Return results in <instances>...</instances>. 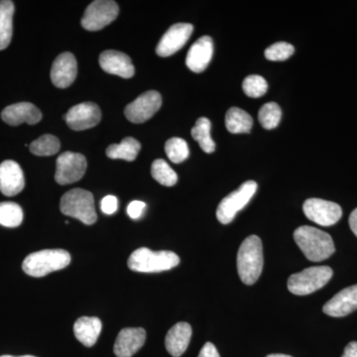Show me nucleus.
I'll use <instances>...</instances> for the list:
<instances>
[{"label": "nucleus", "instance_id": "f257e3e1", "mask_svg": "<svg viewBox=\"0 0 357 357\" xmlns=\"http://www.w3.org/2000/svg\"><path fill=\"white\" fill-rule=\"evenodd\" d=\"M294 239L310 261H323L335 251L332 236L317 227L309 225L298 227L294 232Z\"/></svg>", "mask_w": 357, "mask_h": 357}, {"label": "nucleus", "instance_id": "f03ea898", "mask_svg": "<svg viewBox=\"0 0 357 357\" xmlns=\"http://www.w3.org/2000/svg\"><path fill=\"white\" fill-rule=\"evenodd\" d=\"M237 272L246 285H253L263 270L262 241L257 236L244 239L237 252Z\"/></svg>", "mask_w": 357, "mask_h": 357}, {"label": "nucleus", "instance_id": "7ed1b4c3", "mask_svg": "<svg viewBox=\"0 0 357 357\" xmlns=\"http://www.w3.org/2000/svg\"><path fill=\"white\" fill-rule=\"evenodd\" d=\"M180 258L172 251H152L141 248L133 251L128 259L129 269L141 273H157L178 266Z\"/></svg>", "mask_w": 357, "mask_h": 357}, {"label": "nucleus", "instance_id": "20e7f679", "mask_svg": "<svg viewBox=\"0 0 357 357\" xmlns=\"http://www.w3.org/2000/svg\"><path fill=\"white\" fill-rule=\"evenodd\" d=\"M70 263V255L64 249H45L31 253L23 261L22 269L32 277H44L64 269Z\"/></svg>", "mask_w": 357, "mask_h": 357}, {"label": "nucleus", "instance_id": "39448f33", "mask_svg": "<svg viewBox=\"0 0 357 357\" xmlns=\"http://www.w3.org/2000/svg\"><path fill=\"white\" fill-rule=\"evenodd\" d=\"M60 208L63 215L77 218L86 225H93L98 220L93 194L86 190L74 189L66 192L61 199Z\"/></svg>", "mask_w": 357, "mask_h": 357}, {"label": "nucleus", "instance_id": "423d86ee", "mask_svg": "<svg viewBox=\"0 0 357 357\" xmlns=\"http://www.w3.org/2000/svg\"><path fill=\"white\" fill-rule=\"evenodd\" d=\"M333 272L328 266L307 268L299 273L291 275L288 289L294 295L306 296L326 286L332 279Z\"/></svg>", "mask_w": 357, "mask_h": 357}, {"label": "nucleus", "instance_id": "0eeeda50", "mask_svg": "<svg viewBox=\"0 0 357 357\" xmlns=\"http://www.w3.org/2000/svg\"><path fill=\"white\" fill-rule=\"evenodd\" d=\"M257 191V183L248 181L236 191L230 192L218 204L217 218L222 225H229L236 218V213L243 210Z\"/></svg>", "mask_w": 357, "mask_h": 357}, {"label": "nucleus", "instance_id": "6e6552de", "mask_svg": "<svg viewBox=\"0 0 357 357\" xmlns=\"http://www.w3.org/2000/svg\"><path fill=\"white\" fill-rule=\"evenodd\" d=\"M119 4L112 0H96L84 11L82 26L88 31H98L114 22L119 16Z\"/></svg>", "mask_w": 357, "mask_h": 357}, {"label": "nucleus", "instance_id": "1a4fd4ad", "mask_svg": "<svg viewBox=\"0 0 357 357\" xmlns=\"http://www.w3.org/2000/svg\"><path fill=\"white\" fill-rule=\"evenodd\" d=\"M86 157L83 154L65 152L58 157L55 180L58 184L69 185L84 177L86 171Z\"/></svg>", "mask_w": 357, "mask_h": 357}, {"label": "nucleus", "instance_id": "9d476101", "mask_svg": "<svg viewBox=\"0 0 357 357\" xmlns=\"http://www.w3.org/2000/svg\"><path fill=\"white\" fill-rule=\"evenodd\" d=\"M303 211L310 220L321 227H332L342 217L340 206L321 199H307L303 206Z\"/></svg>", "mask_w": 357, "mask_h": 357}, {"label": "nucleus", "instance_id": "9b49d317", "mask_svg": "<svg viewBox=\"0 0 357 357\" xmlns=\"http://www.w3.org/2000/svg\"><path fill=\"white\" fill-rule=\"evenodd\" d=\"M161 105L162 98L158 91H149L129 103L124 110V114L132 123H143L152 119Z\"/></svg>", "mask_w": 357, "mask_h": 357}, {"label": "nucleus", "instance_id": "f8f14e48", "mask_svg": "<svg viewBox=\"0 0 357 357\" xmlns=\"http://www.w3.org/2000/svg\"><path fill=\"white\" fill-rule=\"evenodd\" d=\"M102 112L93 102H83L75 105L64 115V121L73 130L82 131L93 128L100 123Z\"/></svg>", "mask_w": 357, "mask_h": 357}, {"label": "nucleus", "instance_id": "ddd939ff", "mask_svg": "<svg viewBox=\"0 0 357 357\" xmlns=\"http://www.w3.org/2000/svg\"><path fill=\"white\" fill-rule=\"evenodd\" d=\"M192 31L194 26L190 23H178L171 26L157 45V55L169 57L177 53L189 41Z\"/></svg>", "mask_w": 357, "mask_h": 357}, {"label": "nucleus", "instance_id": "4468645a", "mask_svg": "<svg viewBox=\"0 0 357 357\" xmlns=\"http://www.w3.org/2000/svg\"><path fill=\"white\" fill-rule=\"evenodd\" d=\"M24 174L20 164L6 160L0 164V192L7 197H13L23 191Z\"/></svg>", "mask_w": 357, "mask_h": 357}, {"label": "nucleus", "instance_id": "2eb2a0df", "mask_svg": "<svg viewBox=\"0 0 357 357\" xmlns=\"http://www.w3.org/2000/svg\"><path fill=\"white\" fill-rule=\"evenodd\" d=\"M77 74V60L69 52L59 55L54 61L51 70V79L54 86L66 89L74 83Z\"/></svg>", "mask_w": 357, "mask_h": 357}, {"label": "nucleus", "instance_id": "dca6fc26", "mask_svg": "<svg viewBox=\"0 0 357 357\" xmlns=\"http://www.w3.org/2000/svg\"><path fill=\"white\" fill-rule=\"evenodd\" d=\"M1 117L6 123L11 126H18L22 123L34 126L41 121L42 114L33 103L20 102L9 105L2 110Z\"/></svg>", "mask_w": 357, "mask_h": 357}, {"label": "nucleus", "instance_id": "f3484780", "mask_svg": "<svg viewBox=\"0 0 357 357\" xmlns=\"http://www.w3.org/2000/svg\"><path fill=\"white\" fill-rule=\"evenodd\" d=\"M357 310V285L340 291L324 306L323 311L333 318H342Z\"/></svg>", "mask_w": 357, "mask_h": 357}, {"label": "nucleus", "instance_id": "a211bd4d", "mask_svg": "<svg viewBox=\"0 0 357 357\" xmlns=\"http://www.w3.org/2000/svg\"><path fill=\"white\" fill-rule=\"evenodd\" d=\"M100 65L105 72L130 79L135 74L132 61L126 54L114 50L102 52L100 56Z\"/></svg>", "mask_w": 357, "mask_h": 357}, {"label": "nucleus", "instance_id": "6ab92c4d", "mask_svg": "<svg viewBox=\"0 0 357 357\" xmlns=\"http://www.w3.org/2000/svg\"><path fill=\"white\" fill-rule=\"evenodd\" d=\"M146 332L141 328H123L115 340L114 351L117 357H131L145 344Z\"/></svg>", "mask_w": 357, "mask_h": 357}, {"label": "nucleus", "instance_id": "aec40b11", "mask_svg": "<svg viewBox=\"0 0 357 357\" xmlns=\"http://www.w3.org/2000/svg\"><path fill=\"white\" fill-rule=\"evenodd\" d=\"M213 55V42L210 36H203L195 42L188 52L185 64L192 72L203 73Z\"/></svg>", "mask_w": 357, "mask_h": 357}, {"label": "nucleus", "instance_id": "412c9836", "mask_svg": "<svg viewBox=\"0 0 357 357\" xmlns=\"http://www.w3.org/2000/svg\"><path fill=\"white\" fill-rule=\"evenodd\" d=\"M192 337V326L185 321L176 324L170 328L165 337L167 351L174 357H180L185 354Z\"/></svg>", "mask_w": 357, "mask_h": 357}, {"label": "nucleus", "instance_id": "4be33fe9", "mask_svg": "<svg viewBox=\"0 0 357 357\" xmlns=\"http://www.w3.org/2000/svg\"><path fill=\"white\" fill-rule=\"evenodd\" d=\"M102 324L96 317H83L77 319L74 325V333L77 340L84 347H91L96 344L102 333Z\"/></svg>", "mask_w": 357, "mask_h": 357}, {"label": "nucleus", "instance_id": "5701e85b", "mask_svg": "<svg viewBox=\"0 0 357 357\" xmlns=\"http://www.w3.org/2000/svg\"><path fill=\"white\" fill-rule=\"evenodd\" d=\"M14 3L10 0L0 1V51L10 44L13 33Z\"/></svg>", "mask_w": 357, "mask_h": 357}, {"label": "nucleus", "instance_id": "b1692460", "mask_svg": "<svg viewBox=\"0 0 357 357\" xmlns=\"http://www.w3.org/2000/svg\"><path fill=\"white\" fill-rule=\"evenodd\" d=\"M225 126L232 134L249 133L253 126V119L245 110L230 107L225 115Z\"/></svg>", "mask_w": 357, "mask_h": 357}, {"label": "nucleus", "instance_id": "393cba45", "mask_svg": "<svg viewBox=\"0 0 357 357\" xmlns=\"http://www.w3.org/2000/svg\"><path fill=\"white\" fill-rule=\"evenodd\" d=\"M141 149L139 141L132 137H126L119 144H112L107 147V155L110 159H122L132 162Z\"/></svg>", "mask_w": 357, "mask_h": 357}, {"label": "nucleus", "instance_id": "a878e982", "mask_svg": "<svg viewBox=\"0 0 357 357\" xmlns=\"http://www.w3.org/2000/svg\"><path fill=\"white\" fill-rule=\"evenodd\" d=\"M211 122L206 117H201L192 129V136L206 153H213L215 150V143L211 135Z\"/></svg>", "mask_w": 357, "mask_h": 357}, {"label": "nucleus", "instance_id": "bb28decb", "mask_svg": "<svg viewBox=\"0 0 357 357\" xmlns=\"http://www.w3.org/2000/svg\"><path fill=\"white\" fill-rule=\"evenodd\" d=\"M23 222V211L20 204L13 202L0 203V225L6 227H17Z\"/></svg>", "mask_w": 357, "mask_h": 357}, {"label": "nucleus", "instance_id": "cd10ccee", "mask_svg": "<svg viewBox=\"0 0 357 357\" xmlns=\"http://www.w3.org/2000/svg\"><path fill=\"white\" fill-rule=\"evenodd\" d=\"M30 151L36 156H52L57 154L61 143L56 136L45 134L30 144Z\"/></svg>", "mask_w": 357, "mask_h": 357}, {"label": "nucleus", "instance_id": "c85d7f7f", "mask_svg": "<svg viewBox=\"0 0 357 357\" xmlns=\"http://www.w3.org/2000/svg\"><path fill=\"white\" fill-rule=\"evenodd\" d=\"M151 175L159 184L165 187H173L178 182L177 174L166 161L162 159L155 160L152 164Z\"/></svg>", "mask_w": 357, "mask_h": 357}, {"label": "nucleus", "instance_id": "c756f323", "mask_svg": "<svg viewBox=\"0 0 357 357\" xmlns=\"http://www.w3.org/2000/svg\"><path fill=\"white\" fill-rule=\"evenodd\" d=\"M282 110L276 102H268L260 109L258 119L264 129L271 130L280 123Z\"/></svg>", "mask_w": 357, "mask_h": 357}, {"label": "nucleus", "instance_id": "7c9ffc66", "mask_svg": "<svg viewBox=\"0 0 357 357\" xmlns=\"http://www.w3.org/2000/svg\"><path fill=\"white\" fill-rule=\"evenodd\" d=\"M165 152L173 163L178 164L188 159L190 155L189 146L182 138L173 137L167 141Z\"/></svg>", "mask_w": 357, "mask_h": 357}, {"label": "nucleus", "instance_id": "2f4dec72", "mask_svg": "<svg viewBox=\"0 0 357 357\" xmlns=\"http://www.w3.org/2000/svg\"><path fill=\"white\" fill-rule=\"evenodd\" d=\"M244 93L249 98H261L266 93L268 84L266 79L258 75H250L244 79L243 83Z\"/></svg>", "mask_w": 357, "mask_h": 357}, {"label": "nucleus", "instance_id": "473e14b6", "mask_svg": "<svg viewBox=\"0 0 357 357\" xmlns=\"http://www.w3.org/2000/svg\"><path fill=\"white\" fill-rule=\"evenodd\" d=\"M295 52L293 45L287 42H278L268 47L265 50V58L273 62H281V61L288 60Z\"/></svg>", "mask_w": 357, "mask_h": 357}, {"label": "nucleus", "instance_id": "72a5a7b5", "mask_svg": "<svg viewBox=\"0 0 357 357\" xmlns=\"http://www.w3.org/2000/svg\"><path fill=\"white\" fill-rule=\"evenodd\" d=\"M100 208L105 215H114L119 208V199L112 195L105 197L100 203Z\"/></svg>", "mask_w": 357, "mask_h": 357}, {"label": "nucleus", "instance_id": "f704fd0d", "mask_svg": "<svg viewBox=\"0 0 357 357\" xmlns=\"http://www.w3.org/2000/svg\"><path fill=\"white\" fill-rule=\"evenodd\" d=\"M145 208H146V204L143 202L133 201L128 204L126 211H128L129 218H132V220H138V218L142 217Z\"/></svg>", "mask_w": 357, "mask_h": 357}, {"label": "nucleus", "instance_id": "c9c22d12", "mask_svg": "<svg viewBox=\"0 0 357 357\" xmlns=\"http://www.w3.org/2000/svg\"><path fill=\"white\" fill-rule=\"evenodd\" d=\"M198 357H220L218 354L217 347H215L211 342H206L204 345L203 349L199 351Z\"/></svg>", "mask_w": 357, "mask_h": 357}, {"label": "nucleus", "instance_id": "e433bc0d", "mask_svg": "<svg viewBox=\"0 0 357 357\" xmlns=\"http://www.w3.org/2000/svg\"><path fill=\"white\" fill-rule=\"evenodd\" d=\"M342 357H357V342H349L345 347L344 354Z\"/></svg>", "mask_w": 357, "mask_h": 357}, {"label": "nucleus", "instance_id": "4c0bfd02", "mask_svg": "<svg viewBox=\"0 0 357 357\" xmlns=\"http://www.w3.org/2000/svg\"><path fill=\"white\" fill-rule=\"evenodd\" d=\"M349 222L352 232H354L357 237V208L352 211L351 215H349Z\"/></svg>", "mask_w": 357, "mask_h": 357}, {"label": "nucleus", "instance_id": "58836bf2", "mask_svg": "<svg viewBox=\"0 0 357 357\" xmlns=\"http://www.w3.org/2000/svg\"><path fill=\"white\" fill-rule=\"evenodd\" d=\"M266 357H292L290 356H287V354H269V356H267Z\"/></svg>", "mask_w": 357, "mask_h": 357}, {"label": "nucleus", "instance_id": "ea45409f", "mask_svg": "<svg viewBox=\"0 0 357 357\" xmlns=\"http://www.w3.org/2000/svg\"><path fill=\"white\" fill-rule=\"evenodd\" d=\"M0 357H36V356H2Z\"/></svg>", "mask_w": 357, "mask_h": 357}]
</instances>
